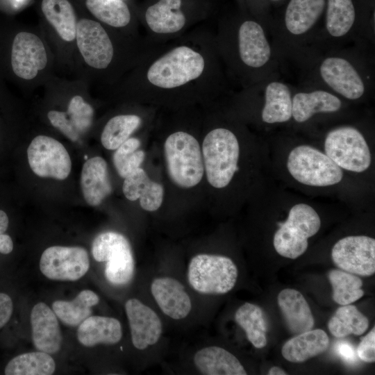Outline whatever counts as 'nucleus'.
<instances>
[{
    "label": "nucleus",
    "mask_w": 375,
    "mask_h": 375,
    "mask_svg": "<svg viewBox=\"0 0 375 375\" xmlns=\"http://www.w3.org/2000/svg\"><path fill=\"white\" fill-rule=\"evenodd\" d=\"M205 67V58L200 52L181 45L156 60L148 68L147 78L156 88L174 89L199 78Z\"/></svg>",
    "instance_id": "nucleus-1"
},
{
    "label": "nucleus",
    "mask_w": 375,
    "mask_h": 375,
    "mask_svg": "<svg viewBox=\"0 0 375 375\" xmlns=\"http://www.w3.org/2000/svg\"><path fill=\"white\" fill-rule=\"evenodd\" d=\"M201 153L208 183L215 188L227 186L238 169L240 147L235 135L225 128L210 131Z\"/></svg>",
    "instance_id": "nucleus-2"
},
{
    "label": "nucleus",
    "mask_w": 375,
    "mask_h": 375,
    "mask_svg": "<svg viewBox=\"0 0 375 375\" xmlns=\"http://www.w3.org/2000/svg\"><path fill=\"white\" fill-rule=\"evenodd\" d=\"M186 277L190 287L199 294H224L235 287L238 269L227 256L199 253L190 259Z\"/></svg>",
    "instance_id": "nucleus-3"
},
{
    "label": "nucleus",
    "mask_w": 375,
    "mask_h": 375,
    "mask_svg": "<svg viewBox=\"0 0 375 375\" xmlns=\"http://www.w3.org/2000/svg\"><path fill=\"white\" fill-rule=\"evenodd\" d=\"M167 172L171 180L183 188L199 184L204 171L202 153L192 135L177 131L167 137L164 144Z\"/></svg>",
    "instance_id": "nucleus-4"
},
{
    "label": "nucleus",
    "mask_w": 375,
    "mask_h": 375,
    "mask_svg": "<svg viewBox=\"0 0 375 375\" xmlns=\"http://www.w3.org/2000/svg\"><path fill=\"white\" fill-rule=\"evenodd\" d=\"M278 225L273 240L275 250L283 257L296 259L306 251L308 239L319 231L321 219L310 206L297 203L290 210L285 222Z\"/></svg>",
    "instance_id": "nucleus-5"
},
{
    "label": "nucleus",
    "mask_w": 375,
    "mask_h": 375,
    "mask_svg": "<svg viewBox=\"0 0 375 375\" xmlns=\"http://www.w3.org/2000/svg\"><path fill=\"white\" fill-rule=\"evenodd\" d=\"M325 86L344 99L356 101L367 92L368 82L359 65L341 53H328L316 66Z\"/></svg>",
    "instance_id": "nucleus-6"
},
{
    "label": "nucleus",
    "mask_w": 375,
    "mask_h": 375,
    "mask_svg": "<svg viewBox=\"0 0 375 375\" xmlns=\"http://www.w3.org/2000/svg\"><path fill=\"white\" fill-rule=\"evenodd\" d=\"M287 168L298 182L315 187L339 183L343 177L342 169L326 153L309 145H299L289 153Z\"/></svg>",
    "instance_id": "nucleus-7"
},
{
    "label": "nucleus",
    "mask_w": 375,
    "mask_h": 375,
    "mask_svg": "<svg viewBox=\"0 0 375 375\" xmlns=\"http://www.w3.org/2000/svg\"><path fill=\"white\" fill-rule=\"evenodd\" d=\"M207 0H148L144 19L150 30L160 35L181 31L192 18L204 16Z\"/></svg>",
    "instance_id": "nucleus-8"
},
{
    "label": "nucleus",
    "mask_w": 375,
    "mask_h": 375,
    "mask_svg": "<svg viewBox=\"0 0 375 375\" xmlns=\"http://www.w3.org/2000/svg\"><path fill=\"white\" fill-rule=\"evenodd\" d=\"M95 260L105 262V276L114 285H124L133 278L135 260L128 239L121 233L107 231L97 235L92 242Z\"/></svg>",
    "instance_id": "nucleus-9"
},
{
    "label": "nucleus",
    "mask_w": 375,
    "mask_h": 375,
    "mask_svg": "<svg viewBox=\"0 0 375 375\" xmlns=\"http://www.w3.org/2000/svg\"><path fill=\"white\" fill-rule=\"evenodd\" d=\"M325 153L341 169L353 172L367 170L372 162L368 144L356 128L342 126L330 131L324 141Z\"/></svg>",
    "instance_id": "nucleus-10"
},
{
    "label": "nucleus",
    "mask_w": 375,
    "mask_h": 375,
    "mask_svg": "<svg viewBox=\"0 0 375 375\" xmlns=\"http://www.w3.org/2000/svg\"><path fill=\"white\" fill-rule=\"evenodd\" d=\"M236 51L240 63L252 72H266L274 62V53L266 30L253 19L242 20L237 28Z\"/></svg>",
    "instance_id": "nucleus-11"
},
{
    "label": "nucleus",
    "mask_w": 375,
    "mask_h": 375,
    "mask_svg": "<svg viewBox=\"0 0 375 375\" xmlns=\"http://www.w3.org/2000/svg\"><path fill=\"white\" fill-rule=\"evenodd\" d=\"M29 166L38 176L65 180L72 169L70 156L65 147L56 139L38 135L27 149Z\"/></svg>",
    "instance_id": "nucleus-12"
},
{
    "label": "nucleus",
    "mask_w": 375,
    "mask_h": 375,
    "mask_svg": "<svg viewBox=\"0 0 375 375\" xmlns=\"http://www.w3.org/2000/svg\"><path fill=\"white\" fill-rule=\"evenodd\" d=\"M89 267L88 252L80 247H50L44 251L40 260L41 272L56 281H76Z\"/></svg>",
    "instance_id": "nucleus-13"
},
{
    "label": "nucleus",
    "mask_w": 375,
    "mask_h": 375,
    "mask_svg": "<svg viewBox=\"0 0 375 375\" xmlns=\"http://www.w3.org/2000/svg\"><path fill=\"white\" fill-rule=\"evenodd\" d=\"M340 269L362 276L375 272V240L365 235L347 236L338 240L331 252Z\"/></svg>",
    "instance_id": "nucleus-14"
},
{
    "label": "nucleus",
    "mask_w": 375,
    "mask_h": 375,
    "mask_svg": "<svg viewBox=\"0 0 375 375\" xmlns=\"http://www.w3.org/2000/svg\"><path fill=\"white\" fill-rule=\"evenodd\" d=\"M76 43L85 62L96 69H105L111 62L114 49L103 26L97 22L82 19L77 23Z\"/></svg>",
    "instance_id": "nucleus-15"
},
{
    "label": "nucleus",
    "mask_w": 375,
    "mask_h": 375,
    "mask_svg": "<svg viewBox=\"0 0 375 375\" xmlns=\"http://www.w3.org/2000/svg\"><path fill=\"white\" fill-rule=\"evenodd\" d=\"M124 308L134 347L145 350L156 345L162 334V321L157 312L135 298L127 300Z\"/></svg>",
    "instance_id": "nucleus-16"
},
{
    "label": "nucleus",
    "mask_w": 375,
    "mask_h": 375,
    "mask_svg": "<svg viewBox=\"0 0 375 375\" xmlns=\"http://www.w3.org/2000/svg\"><path fill=\"white\" fill-rule=\"evenodd\" d=\"M326 3V0H290L283 15V36L301 42L311 35L324 12Z\"/></svg>",
    "instance_id": "nucleus-17"
},
{
    "label": "nucleus",
    "mask_w": 375,
    "mask_h": 375,
    "mask_svg": "<svg viewBox=\"0 0 375 375\" xmlns=\"http://www.w3.org/2000/svg\"><path fill=\"white\" fill-rule=\"evenodd\" d=\"M150 292L161 312L173 320L186 318L192 312V301L184 285L169 276L155 277Z\"/></svg>",
    "instance_id": "nucleus-18"
},
{
    "label": "nucleus",
    "mask_w": 375,
    "mask_h": 375,
    "mask_svg": "<svg viewBox=\"0 0 375 375\" xmlns=\"http://www.w3.org/2000/svg\"><path fill=\"white\" fill-rule=\"evenodd\" d=\"M47 62L44 46L36 35L28 32L16 35L12 47L11 65L17 76L33 79L46 67Z\"/></svg>",
    "instance_id": "nucleus-19"
},
{
    "label": "nucleus",
    "mask_w": 375,
    "mask_h": 375,
    "mask_svg": "<svg viewBox=\"0 0 375 375\" xmlns=\"http://www.w3.org/2000/svg\"><path fill=\"white\" fill-rule=\"evenodd\" d=\"M93 113L92 107L76 95L70 100L66 112L51 110L47 117L53 126L75 142L90 127Z\"/></svg>",
    "instance_id": "nucleus-20"
},
{
    "label": "nucleus",
    "mask_w": 375,
    "mask_h": 375,
    "mask_svg": "<svg viewBox=\"0 0 375 375\" xmlns=\"http://www.w3.org/2000/svg\"><path fill=\"white\" fill-rule=\"evenodd\" d=\"M31 324L33 342L38 350L49 354L60 350L62 335L57 316L46 303L40 302L33 306Z\"/></svg>",
    "instance_id": "nucleus-21"
},
{
    "label": "nucleus",
    "mask_w": 375,
    "mask_h": 375,
    "mask_svg": "<svg viewBox=\"0 0 375 375\" xmlns=\"http://www.w3.org/2000/svg\"><path fill=\"white\" fill-rule=\"evenodd\" d=\"M324 31L332 42H344L358 33L353 0H326Z\"/></svg>",
    "instance_id": "nucleus-22"
},
{
    "label": "nucleus",
    "mask_w": 375,
    "mask_h": 375,
    "mask_svg": "<svg viewBox=\"0 0 375 375\" xmlns=\"http://www.w3.org/2000/svg\"><path fill=\"white\" fill-rule=\"evenodd\" d=\"M194 369L204 375H246L244 366L228 350L215 345L205 346L192 356Z\"/></svg>",
    "instance_id": "nucleus-23"
},
{
    "label": "nucleus",
    "mask_w": 375,
    "mask_h": 375,
    "mask_svg": "<svg viewBox=\"0 0 375 375\" xmlns=\"http://www.w3.org/2000/svg\"><path fill=\"white\" fill-rule=\"evenodd\" d=\"M342 101L333 92L324 89L298 92L292 97V117L303 123L318 113H333L342 107Z\"/></svg>",
    "instance_id": "nucleus-24"
},
{
    "label": "nucleus",
    "mask_w": 375,
    "mask_h": 375,
    "mask_svg": "<svg viewBox=\"0 0 375 375\" xmlns=\"http://www.w3.org/2000/svg\"><path fill=\"white\" fill-rule=\"evenodd\" d=\"M81 187L85 201L97 206L110 194L112 185L106 160L99 156L88 159L83 165L81 174Z\"/></svg>",
    "instance_id": "nucleus-25"
},
{
    "label": "nucleus",
    "mask_w": 375,
    "mask_h": 375,
    "mask_svg": "<svg viewBox=\"0 0 375 375\" xmlns=\"http://www.w3.org/2000/svg\"><path fill=\"white\" fill-rule=\"evenodd\" d=\"M277 301L288 330L299 334L312 328L315 320L310 308L298 290L286 288L278 294Z\"/></svg>",
    "instance_id": "nucleus-26"
},
{
    "label": "nucleus",
    "mask_w": 375,
    "mask_h": 375,
    "mask_svg": "<svg viewBox=\"0 0 375 375\" xmlns=\"http://www.w3.org/2000/svg\"><path fill=\"white\" fill-rule=\"evenodd\" d=\"M261 119L269 124L284 123L292 118V96L290 86L279 80L265 81Z\"/></svg>",
    "instance_id": "nucleus-27"
},
{
    "label": "nucleus",
    "mask_w": 375,
    "mask_h": 375,
    "mask_svg": "<svg viewBox=\"0 0 375 375\" xmlns=\"http://www.w3.org/2000/svg\"><path fill=\"white\" fill-rule=\"evenodd\" d=\"M122 190L130 201L140 200V206L145 210H157L163 200V187L151 181L140 167L124 178Z\"/></svg>",
    "instance_id": "nucleus-28"
},
{
    "label": "nucleus",
    "mask_w": 375,
    "mask_h": 375,
    "mask_svg": "<svg viewBox=\"0 0 375 375\" xmlns=\"http://www.w3.org/2000/svg\"><path fill=\"white\" fill-rule=\"evenodd\" d=\"M122 337L120 322L114 317L90 316L79 326L77 338L85 347H94L99 344H115Z\"/></svg>",
    "instance_id": "nucleus-29"
},
{
    "label": "nucleus",
    "mask_w": 375,
    "mask_h": 375,
    "mask_svg": "<svg viewBox=\"0 0 375 375\" xmlns=\"http://www.w3.org/2000/svg\"><path fill=\"white\" fill-rule=\"evenodd\" d=\"M328 344L329 339L324 331L310 329L288 340L281 353L290 362H303L324 352Z\"/></svg>",
    "instance_id": "nucleus-30"
},
{
    "label": "nucleus",
    "mask_w": 375,
    "mask_h": 375,
    "mask_svg": "<svg viewBox=\"0 0 375 375\" xmlns=\"http://www.w3.org/2000/svg\"><path fill=\"white\" fill-rule=\"evenodd\" d=\"M99 302V297L95 292L84 290L72 301H55L52 308L62 322L70 326H76L91 316L92 307Z\"/></svg>",
    "instance_id": "nucleus-31"
},
{
    "label": "nucleus",
    "mask_w": 375,
    "mask_h": 375,
    "mask_svg": "<svg viewBox=\"0 0 375 375\" xmlns=\"http://www.w3.org/2000/svg\"><path fill=\"white\" fill-rule=\"evenodd\" d=\"M42 10L47 21L60 38L74 40L76 33V18L72 4L67 0H42Z\"/></svg>",
    "instance_id": "nucleus-32"
},
{
    "label": "nucleus",
    "mask_w": 375,
    "mask_h": 375,
    "mask_svg": "<svg viewBox=\"0 0 375 375\" xmlns=\"http://www.w3.org/2000/svg\"><path fill=\"white\" fill-rule=\"evenodd\" d=\"M235 320L254 347L262 349L266 346L267 326L261 308L253 303H244L236 310Z\"/></svg>",
    "instance_id": "nucleus-33"
},
{
    "label": "nucleus",
    "mask_w": 375,
    "mask_h": 375,
    "mask_svg": "<svg viewBox=\"0 0 375 375\" xmlns=\"http://www.w3.org/2000/svg\"><path fill=\"white\" fill-rule=\"evenodd\" d=\"M56 369V363L49 353L34 351L15 356L6 364V375H51Z\"/></svg>",
    "instance_id": "nucleus-34"
},
{
    "label": "nucleus",
    "mask_w": 375,
    "mask_h": 375,
    "mask_svg": "<svg viewBox=\"0 0 375 375\" xmlns=\"http://www.w3.org/2000/svg\"><path fill=\"white\" fill-rule=\"evenodd\" d=\"M368 326L367 317L351 304L339 307L328 322L329 331L336 338H343L350 334L361 335Z\"/></svg>",
    "instance_id": "nucleus-35"
},
{
    "label": "nucleus",
    "mask_w": 375,
    "mask_h": 375,
    "mask_svg": "<svg viewBox=\"0 0 375 375\" xmlns=\"http://www.w3.org/2000/svg\"><path fill=\"white\" fill-rule=\"evenodd\" d=\"M88 10L101 22L115 28L128 25L131 12L123 0H86Z\"/></svg>",
    "instance_id": "nucleus-36"
},
{
    "label": "nucleus",
    "mask_w": 375,
    "mask_h": 375,
    "mask_svg": "<svg viewBox=\"0 0 375 375\" xmlns=\"http://www.w3.org/2000/svg\"><path fill=\"white\" fill-rule=\"evenodd\" d=\"M140 124V117L135 115L113 117L107 122L102 131V145L107 149L115 150L129 138Z\"/></svg>",
    "instance_id": "nucleus-37"
},
{
    "label": "nucleus",
    "mask_w": 375,
    "mask_h": 375,
    "mask_svg": "<svg viewBox=\"0 0 375 375\" xmlns=\"http://www.w3.org/2000/svg\"><path fill=\"white\" fill-rule=\"evenodd\" d=\"M328 278L333 288V299L340 305L351 304L364 295L362 281L353 274L332 269Z\"/></svg>",
    "instance_id": "nucleus-38"
},
{
    "label": "nucleus",
    "mask_w": 375,
    "mask_h": 375,
    "mask_svg": "<svg viewBox=\"0 0 375 375\" xmlns=\"http://www.w3.org/2000/svg\"><path fill=\"white\" fill-rule=\"evenodd\" d=\"M140 146L138 139L129 138L115 149L113 164L121 177L124 178L140 167L145 154L142 150H138Z\"/></svg>",
    "instance_id": "nucleus-39"
},
{
    "label": "nucleus",
    "mask_w": 375,
    "mask_h": 375,
    "mask_svg": "<svg viewBox=\"0 0 375 375\" xmlns=\"http://www.w3.org/2000/svg\"><path fill=\"white\" fill-rule=\"evenodd\" d=\"M357 356L366 362L375 360V328L374 327L362 338L356 349Z\"/></svg>",
    "instance_id": "nucleus-40"
},
{
    "label": "nucleus",
    "mask_w": 375,
    "mask_h": 375,
    "mask_svg": "<svg viewBox=\"0 0 375 375\" xmlns=\"http://www.w3.org/2000/svg\"><path fill=\"white\" fill-rule=\"evenodd\" d=\"M13 312V301L10 296L0 292V330L9 322Z\"/></svg>",
    "instance_id": "nucleus-41"
},
{
    "label": "nucleus",
    "mask_w": 375,
    "mask_h": 375,
    "mask_svg": "<svg viewBox=\"0 0 375 375\" xmlns=\"http://www.w3.org/2000/svg\"><path fill=\"white\" fill-rule=\"evenodd\" d=\"M335 351L338 356L349 364L357 361V354L353 347L346 341L338 342L335 345Z\"/></svg>",
    "instance_id": "nucleus-42"
},
{
    "label": "nucleus",
    "mask_w": 375,
    "mask_h": 375,
    "mask_svg": "<svg viewBox=\"0 0 375 375\" xmlns=\"http://www.w3.org/2000/svg\"><path fill=\"white\" fill-rule=\"evenodd\" d=\"M13 250V242L10 235L4 233L0 234V253L8 254Z\"/></svg>",
    "instance_id": "nucleus-43"
},
{
    "label": "nucleus",
    "mask_w": 375,
    "mask_h": 375,
    "mask_svg": "<svg viewBox=\"0 0 375 375\" xmlns=\"http://www.w3.org/2000/svg\"><path fill=\"white\" fill-rule=\"evenodd\" d=\"M9 219L7 214L2 210H0V234L4 233L8 229Z\"/></svg>",
    "instance_id": "nucleus-44"
},
{
    "label": "nucleus",
    "mask_w": 375,
    "mask_h": 375,
    "mask_svg": "<svg viewBox=\"0 0 375 375\" xmlns=\"http://www.w3.org/2000/svg\"><path fill=\"white\" fill-rule=\"evenodd\" d=\"M269 375H285L288 374L283 369L279 367H272L268 372Z\"/></svg>",
    "instance_id": "nucleus-45"
},
{
    "label": "nucleus",
    "mask_w": 375,
    "mask_h": 375,
    "mask_svg": "<svg viewBox=\"0 0 375 375\" xmlns=\"http://www.w3.org/2000/svg\"><path fill=\"white\" fill-rule=\"evenodd\" d=\"M271 1H278L280 0H271Z\"/></svg>",
    "instance_id": "nucleus-46"
},
{
    "label": "nucleus",
    "mask_w": 375,
    "mask_h": 375,
    "mask_svg": "<svg viewBox=\"0 0 375 375\" xmlns=\"http://www.w3.org/2000/svg\"><path fill=\"white\" fill-rule=\"evenodd\" d=\"M246 1H250V0H246Z\"/></svg>",
    "instance_id": "nucleus-47"
}]
</instances>
